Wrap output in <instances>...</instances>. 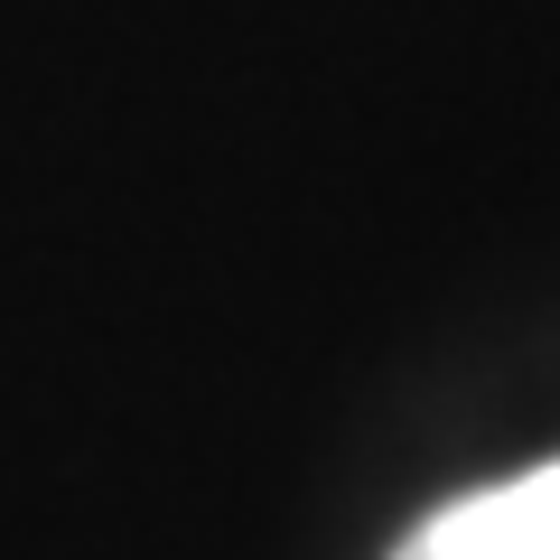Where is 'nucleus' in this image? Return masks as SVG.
Masks as SVG:
<instances>
[{"mask_svg": "<svg viewBox=\"0 0 560 560\" xmlns=\"http://www.w3.org/2000/svg\"><path fill=\"white\" fill-rule=\"evenodd\" d=\"M393 560H560V458L448 495L393 541Z\"/></svg>", "mask_w": 560, "mask_h": 560, "instance_id": "nucleus-1", "label": "nucleus"}]
</instances>
